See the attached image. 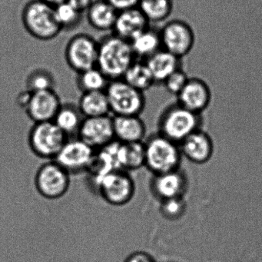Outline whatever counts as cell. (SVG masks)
I'll return each mask as SVG.
<instances>
[{
	"label": "cell",
	"instance_id": "6da1fadb",
	"mask_svg": "<svg viewBox=\"0 0 262 262\" xmlns=\"http://www.w3.org/2000/svg\"><path fill=\"white\" fill-rule=\"evenodd\" d=\"M136 59L130 42L114 33L99 42L97 67L110 81L122 79Z\"/></svg>",
	"mask_w": 262,
	"mask_h": 262
},
{
	"label": "cell",
	"instance_id": "7a4b0ae2",
	"mask_svg": "<svg viewBox=\"0 0 262 262\" xmlns=\"http://www.w3.org/2000/svg\"><path fill=\"white\" fill-rule=\"evenodd\" d=\"M22 22L27 33L38 40H52L62 31L56 19L55 7L42 0H30L26 4Z\"/></svg>",
	"mask_w": 262,
	"mask_h": 262
},
{
	"label": "cell",
	"instance_id": "3957f363",
	"mask_svg": "<svg viewBox=\"0 0 262 262\" xmlns=\"http://www.w3.org/2000/svg\"><path fill=\"white\" fill-rule=\"evenodd\" d=\"M145 166L154 174L176 171L181 162L177 144L162 135L152 136L145 143Z\"/></svg>",
	"mask_w": 262,
	"mask_h": 262
},
{
	"label": "cell",
	"instance_id": "277c9868",
	"mask_svg": "<svg viewBox=\"0 0 262 262\" xmlns=\"http://www.w3.org/2000/svg\"><path fill=\"white\" fill-rule=\"evenodd\" d=\"M110 113L114 116H140L145 106L144 93L122 79L111 80L105 90Z\"/></svg>",
	"mask_w": 262,
	"mask_h": 262
},
{
	"label": "cell",
	"instance_id": "5b68a950",
	"mask_svg": "<svg viewBox=\"0 0 262 262\" xmlns=\"http://www.w3.org/2000/svg\"><path fill=\"white\" fill-rule=\"evenodd\" d=\"M93 182L102 199L113 206L127 205L136 193L134 180L124 170L107 173Z\"/></svg>",
	"mask_w": 262,
	"mask_h": 262
},
{
	"label": "cell",
	"instance_id": "8992f818",
	"mask_svg": "<svg viewBox=\"0 0 262 262\" xmlns=\"http://www.w3.org/2000/svg\"><path fill=\"white\" fill-rule=\"evenodd\" d=\"M200 125L199 114L182 105H172L165 110L161 118V135L176 144H180L188 136L197 131Z\"/></svg>",
	"mask_w": 262,
	"mask_h": 262
},
{
	"label": "cell",
	"instance_id": "52a82bcc",
	"mask_svg": "<svg viewBox=\"0 0 262 262\" xmlns=\"http://www.w3.org/2000/svg\"><path fill=\"white\" fill-rule=\"evenodd\" d=\"M68 139L54 122H38L30 130L29 145L38 157L54 160Z\"/></svg>",
	"mask_w": 262,
	"mask_h": 262
},
{
	"label": "cell",
	"instance_id": "ba28073f",
	"mask_svg": "<svg viewBox=\"0 0 262 262\" xmlns=\"http://www.w3.org/2000/svg\"><path fill=\"white\" fill-rule=\"evenodd\" d=\"M35 186L45 199H61L70 189V174L57 162L50 161L41 165L36 171Z\"/></svg>",
	"mask_w": 262,
	"mask_h": 262
},
{
	"label": "cell",
	"instance_id": "9c48e42d",
	"mask_svg": "<svg viewBox=\"0 0 262 262\" xmlns=\"http://www.w3.org/2000/svg\"><path fill=\"white\" fill-rule=\"evenodd\" d=\"M99 42L88 34L79 33L69 40L65 50L67 65L76 73L97 67Z\"/></svg>",
	"mask_w": 262,
	"mask_h": 262
},
{
	"label": "cell",
	"instance_id": "30bf717a",
	"mask_svg": "<svg viewBox=\"0 0 262 262\" xmlns=\"http://www.w3.org/2000/svg\"><path fill=\"white\" fill-rule=\"evenodd\" d=\"M159 33L162 48L179 59L188 55L194 47V32L184 21H170Z\"/></svg>",
	"mask_w": 262,
	"mask_h": 262
},
{
	"label": "cell",
	"instance_id": "8fae6325",
	"mask_svg": "<svg viewBox=\"0 0 262 262\" xmlns=\"http://www.w3.org/2000/svg\"><path fill=\"white\" fill-rule=\"evenodd\" d=\"M95 154L96 150L80 139H68L54 161L72 174L87 171Z\"/></svg>",
	"mask_w": 262,
	"mask_h": 262
},
{
	"label": "cell",
	"instance_id": "7c38bea8",
	"mask_svg": "<svg viewBox=\"0 0 262 262\" xmlns=\"http://www.w3.org/2000/svg\"><path fill=\"white\" fill-rule=\"evenodd\" d=\"M78 136L96 151L106 146L116 140L113 118L110 116L85 118Z\"/></svg>",
	"mask_w": 262,
	"mask_h": 262
},
{
	"label": "cell",
	"instance_id": "4fadbf2b",
	"mask_svg": "<svg viewBox=\"0 0 262 262\" xmlns=\"http://www.w3.org/2000/svg\"><path fill=\"white\" fill-rule=\"evenodd\" d=\"M61 106L60 98L54 90L32 92L24 111L34 123L53 122Z\"/></svg>",
	"mask_w": 262,
	"mask_h": 262
},
{
	"label": "cell",
	"instance_id": "5bb4252c",
	"mask_svg": "<svg viewBox=\"0 0 262 262\" xmlns=\"http://www.w3.org/2000/svg\"><path fill=\"white\" fill-rule=\"evenodd\" d=\"M177 96L179 105L193 113L200 114L209 105L211 93L205 81L199 78H189Z\"/></svg>",
	"mask_w": 262,
	"mask_h": 262
},
{
	"label": "cell",
	"instance_id": "9a60e30c",
	"mask_svg": "<svg viewBox=\"0 0 262 262\" xmlns=\"http://www.w3.org/2000/svg\"><path fill=\"white\" fill-rule=\"evenodd\" d=\"M149 24L139 7H135L118 13L113 31L116 36L130 42L147 30Z\"/></svg>",
	"mask_w": 262,
	"mask_h": 262
},
{
	"label": "cell",
	"instance_id": "2e32d148",
	"mask_svg": "<svg viewBox=\"0 0 262 262\" xmlns=\"http://www.w3.org/2000/svg\"><path fill=\"white\" fill-rule=\"evenodd\" d=\"M179 145L181 153L190 162L199 165L208 162L214 152L211 138L199 129L191 133Z\"/></svg>",
	"mask_w": 262,
	"mask_h": 262
},
{
	"label": "cell",
	"instance_id": "e0dca14e",
	"mask_svg": "<svg viewBox=\"0 0 262 262\" xmlns=\"http://www.w3.org/2000/svg\"><path fill=\"white\" fill-rule=\"evenodd\" d=\"M186 188V181L179 170L155 174L151 182L153 192L162 201L182 198Z\"/></svg>",
	"mask_w": 262,
	"mask_h": 262
},
{
	"label": "cell",
	"instance_id": "ac0fdd59",
	"mask_svg": "<svg viewBox=\"0 0 262 262\" xmlns=\"http://www.w3.org/2000/svg\"><path fill=\"white\" fill-rule=\"evenodd\" d=\"M113 121L116 141L121 143L142 142L146 128L139 116H114Z\"/></svg>",
	"mask_w": 262,
	"mask_h": 262
},
{
	"label": "cell",
	"instance_id": "d6986e66",
	"mask_svg": "<svg viewBox=\"0 0 262 262\" xmlns=\"http://www.w3.org/2000/svg\"><path fill=\"white\" fill-rule=\"evenodd\" d=\"M85 13L89 24L93 29L106 32L114 28L119 12L106 0H94Z\"/></svg>",
	"mask_w": 262,
	"mask_h": 262
},
{
	"label": "cell",
	"instance_id": "ffe728a7",
	"mask_svg": "<svg viewBox=\"0 0 262 262\" xmlns=\"http://www.w3.org/2000/svg\"><path fill=\"white\" fill-rule=\"evenodd\" d=\"M181 59L164 49L145 59L155 82H164L168 76L181 69Z\"/></svg>",
	"mask_w": 262,
	"mask_h": 262
},
{
	"label": "cell",
	"instance_id": "44dd1931",
	"mask_svg": "<svg viewBox=\"0 0 262 262\" xmlns=\"http://www.w3.org/2000/svg\"><path fill=\"white\" fill-rule=\"evenodd\" d=\"M78 108L84 118L110 116V104L105 91L82 93Z\"/></svg>",
	"mask_w": 262,
	"mask_h": 262
},
{
	"label": "cell",
	"instance_id": "7402d4cb",
	"mask_svg": "<svg viewBox=\"0 0 262 262\" xmlns=\"http://www.w3.org/2000/svg\"><path fill=\"white\" fill-rule=\"evenodd\" d=\"M129 42L136 59L144 60L162 49L160 33L150 27Z\"/></svg>",
	"mask_w": 262,
	"mask_h": 262
},
{
	"label": "cell",
	"instance_id": "603a6c76",
	"mask_svg": "<svg viewBox=\"0 0 262 262\" xmlns=\"http://www.w3.org/2000/svg\"><path fill=\"white\" fill-rule=\"evenodd\" d=\"M119 162L121 169L134 171L145 166V143H121L119 147Z\"/></svg>",
	"mask_w": 262,
	"mask_h": 262
},
{
	"label": "cell",
	"instance_id": "cb8c5ba5",
	"mask_svg": "<svg viewBox=\"0 0 262 262\" xmlns=\"http://www.w3.org/2000/svg\"><path fill=\"white\" fill-rule=\"evenodd\" d=\"M84 119L78 105L67 104L62 105L53 122L69 137L71 135H78Z\"/></svg>",
	"mask_w": 262,
	"mask_h": 262
},
{
	"label": "cell",
	"instance_id": "d4e9b609",
	"mask_svg": "<svg viewBox=\"0 0 262 262\" xmlns=\"http://www.w3.org/2000/svg\"><path fill=\"white\" fill-rule=\"evenodd\" d=\"M122 79L133 88L144 92L149 90L156 82L145 61L136 59L124 74Z\"/></svg>",
	"mask_w": 262,
	"mask_h": 262
},
{
	"label": "cell",
	"instance_id": "484cf974",
	"mask_svg": "<svg viewBox=\"0 0 262 262\" xmlns=\"http://www.w3.org/2000/svg\"><path fill=\"white\" fill-rule=\"evenodd\" d=\"M77 86L82 93L87 92L105 91L110 80L98 68L93 67L77 73Z\"/></svg>",
	"mask_w": 262,
	"mask_h": 262
},
{
	"label": "cell",
	"instance_id": "4316f807",
	"mask_svg": "<svg viewBox=\"0 0 262 262\" xmlns=\"http://www.w3.org/2000/svg\"><path fill=\"white\" fill-rule=\"evenodd\" d=\"M139 8L149 23L165 20L173 10L172 0H141Z\"/></svg>",
	"mask_w": 262,
	"mask_h": 262
},
{
	"label": "cell",
	"instance_id": "83f0119b",
	"mask_svg": "<svg viewBox=\"0 0 262 262\" xmlns=\"http://www.w3.org/2000/svg\"><path fill=\"white\" fill-rule=\"evenodd\" d=\"M55 79L45 69H37L30 73L27 79V90L31 92L54 90Z\"/></svg>",
	"mask_w": 262,
	"mask_h": 262
},
{
	"label": "cell",
	"instance_id": "f1b7e54d",
	"mask_svg": "<svg viewBox=\"0 0 262 262\" xmlns=\"http://www.w3.org/2000/svg\"><path fill=\"white\" fill-rule=\"evenodd\" d=\"M55 13L62 30L64 29L70 30L77 27L82 19V13L67 1L55 7Z\"/></svg>",
	"mask_w": 262,
	"mask_h": 262
},
{
	"label": "cell",
	"instance_id": "f546056e",
	"mask_svg": "<svg viewBox=\"0 0 262 262\" xmlns=\"http://www.w3.org/2000/svg\"><path fill=\"white\" fill-rule=\"evenodd\" d=\"M188 79L189 78L188 77L186 73L182 69H179L173 73L171 76H168L163 83L165 84V89L168 93L178 96L186 85Z\"/></svg>",
	"mask_w": 262,
	"mask_h": 262
},
{
	"label": "cell",
	"instance_id": "4dcf8cb0",
	"mask_svg": "<svg viewBox=\"0 0 262 262\" xmlns=\"http://www.w3.org/2000/svg\"><path fill=\"white\" fill-rule=\"evenodd\" d=\"M185 208V203L182 198H174L162 201L161 211L165 217L169 219H176L183 214Z\"/></svg>",
	"mask_w": 262,
	"mask_h": 262
},
{
	"label": "cell",
	"instance_id": "1f68e13d",
	"mask_svg": "<svg viewBox=\"0 0 262 262\" xmlns=\"http://www.w3.org/2000/svg\"><path fill=\"white\" fill-rule=\"evenodd\" d=\"M118 12L135 8L139 5L141 0H106Z\"/></svg>",
	"mask_w": 262,
	"mask_h": 262
},
{
	"label": "cell",
	"instance_id": "d6a6232c",
	"mask_svg": "<svg viewBox=\"0 0 262 262\" xmlns=\"http://www.w3.org/2000/svg\"><path fill=\"white\" fill-rule=\"evenodd\" d=\"M125 262H156V260L150 254L143 251H137L130 254Z\"/></svg>",
	"mask_w": 262,
	"mask_h": 262
},
{
	"label": "cell",
	"instance_id": "836d02e7",
	"mask_svg": "<svg viewBox=\"0 0 262 262\" xmlns=\"http://www.w3.org/2000/svg\"><path fill=\"white\" fill-rule=\"evenodd\" d=\"M67 1L80 13H83L90 8L94 0H67Z\"/></svg>",
	"mask_w": 262,
	"mask_h": 262
},
{
	"label": "cell",
	"instance_id": "e575fe53",
	"mask_svg": "<svg viewBox=\"0 0 262 262\" xmlns=\"http://www.w3.org/2000/svg\"><path fill=\"white\" fill-rule=\"evenodd\" d=\"M32 92L27 90L26 91L22 92L19 93V96L16 98V102L17 105L23 110H25L30 100V96H31Z\"/></svg>",
	"mask_w": 262,
	"mask_h": 262
},
{
	"label": "cell",
	"instance_id": "d590c367",
	"mask_svg": "<svg viewBox=\"0 0 262 262\" xmlns=\"http://www.w3.org/2000/svg\"><path fill=\"white\" fill-rule=\"evenodd\" d=\"M42 1L53 7H57V6L67 2V0H42Z\"/></svg>",
	"mask_w": 262,
	"mask_h": 262
}]
</instances>
